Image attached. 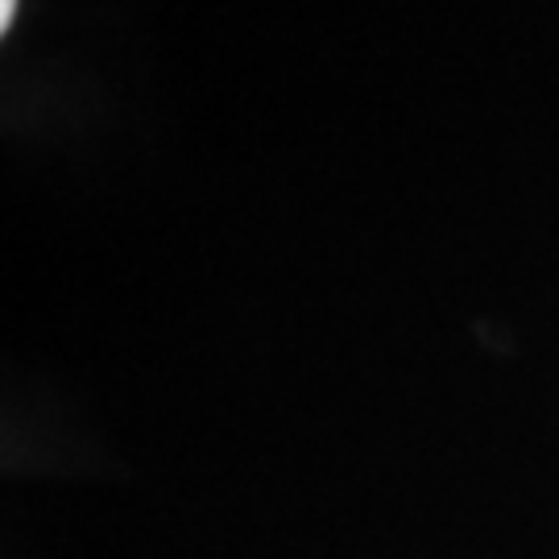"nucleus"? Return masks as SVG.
I'll return each mask as SVG.
<instances>
[{"mask_svg": "<svg viewBox=\"0 0 559 559\" xmlns=\"http://www.w3.org/2000/svg\"><path fill=\"white\" fill-rule=\"evenodd\" d=\"M9 21H13V0H0V29H9Z\"/></svg>", "mask_w": 559, "mask_h": 559, "instance_id": "obj_1", "label": "nucleus"}]
</instances>
